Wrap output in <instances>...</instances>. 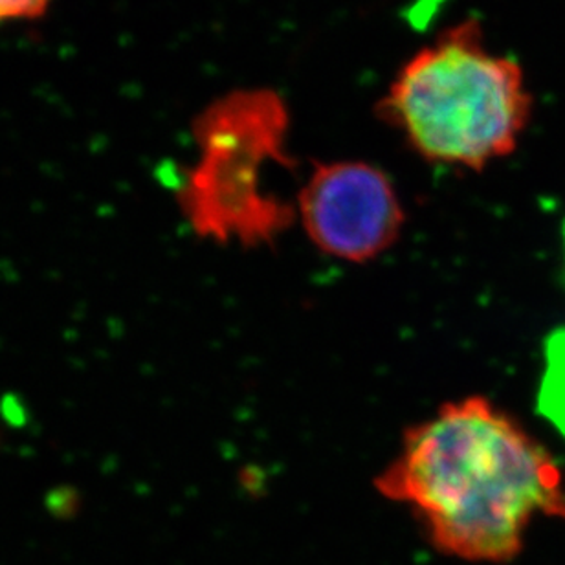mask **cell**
<instances>
[{
    "label": "cell",
    "mask_w": 565,
    "mask_h": 565,
    "mask_svg": "<svg viewBox=\"0 0 565 565\" xmlns=\"http://www.w3.org/2000/svg\"><path fill=\"white\" fill-rule=\"evenodd\" d=\"M375 487L414 509L435 550L462 561L505 564L536 514L565 520L561 465L483 397L445 404L408 429Z\"/></svg>",
    "instance_id": "6da1fadb"
},
{
    "label": "cell",
    "mask_w": 565,
    "mask_h": 565,
    "mask_svg": "<svg viewBox=\"0 0 565 565\" xmlns=\"http://www.w3.org/2000/svg\"><path fill=\"white\" fill-rule=\"evenodd\" d=\"M376 110L428 162L479 171L516 149L533 96L522 65L490 52L481 22L465 19L401 66Z\"/></svg>",
    "instance_id": "7a4b0ae2"
},
{
    "label": "cell",
    "mask_w": 565,
    "mask_h": 565,
    "mask_svg": "<svg viewBox=\"0 0 565 565\" xmlns=\"http://www.w3.org/2000/svg\"><path fill=\"white\" fill-rule=\"evenodd\" d=\"M288 129L287 102L273 88H239L196 115L199 158L185 171L179 202L199 237L262 246L292 226V204L265 188L267 168L292 169Z\"/></svg>",
    "instance_id": "3957f363"
},
{
    "label": "cell",
    "mask_w": 565,
    "mask_h": 565,
    "mask_svg": "<svg viewBox=\"0 0 565 565\" xmlns=\"http://www.w3.org/2000/svg\"><path fill=\"white\" fill-rule=\"evenodd\" d=\"M298 212L321 252L351 263L381 256L404 224L392 179L362 160L316 163L299 191Z\"/></svg>",
    "instance_id": "277c9868"
},
{
    "label": "cell",
    "mask_w": 565,
    "mask_h": 565,
    "mask_svg": "<svg viewBox=\"0 0 565 565\" xmlns=\"http://www.w3.org/2000/svg\"><path fill=\"white\" fill-rule=\"evenodd\" d=\"M50 4L52 0H0V24L39 19Z\"/></svg>",
    "instance_id": "5b68a950"
},
{
    "label": "cell",
    "mask_w": 565,
    "mask_h": 565,
    "mask_svg": "<svg viewBox=\"0 0 565 565\" xmlns=\"http://www.w3.org/2000/svg\"><path fill=\"white\" fill-rule=\"evenodd\" d=\"M564 243H565V223H564Z\"/></svg>",
    "instance_id": "8992f818"
}]
</instances>
